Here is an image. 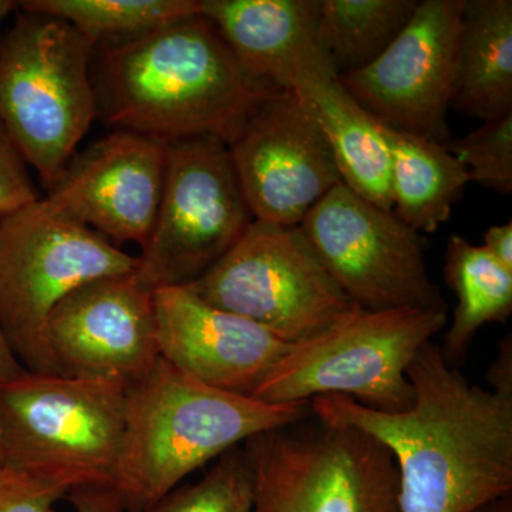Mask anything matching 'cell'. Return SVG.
<instances>
[{
    "label": "cell",
    "mask_w": 512,
    "mask_h": 512,
    "mask_svg": "<svg viewBox=\"0 0 512 512\" xmlns=\"http://www.w3.org/2000/svg\"><path fill=\"white\" fill-rule=\"evenodd\" d=\"M308 419L242 444L252 512H400L392 451L356 427Z\"/></svg>",
    "instance_id": "7"
},
{
    "label": "cell",
    "mask_w": 512,
    "mask_h": 512,
    "mask_svg": "<svg viewBox=\"0 0 512 512\" xmlns=\"http://www.w3.org/2000/svg\"><path fill=\"white\" fill-rule=\"evenodd\" d=\"M495 261L512 272V222L493 225L484 234V244L481 245Z\"/></svg>",
    "instance_id": "29"
},
{
    "label": "cell",
    "mask_w": 512,
    "mask_h": 512,
    "mask_svg": "<svg viewBox=\"0 0 512 512\" xmlns=\"http://www.w3.org/2000/svg\"><path fill=\"white\" fill-rule=\"evenodd\" d=\"M325 134L343 184L384 210H392V154L384 128L339 82L308 80L296 87Z\"/></svg>",
    "instance_id": "18"
},
{
    "label": "cell",
    "mask_w": 512,
    "mask_h": 512,
    "mask_svg": "<svg viewBox=\"0 0 512 512\" xmlns=\"http://www.w3.org/2000/svg\"><path fill=\"white\" fill-rule=\"evenodd\" d=\"M126 387L25 370L0 384L8 466L70 488L113 485Z\"/></svg>",
    "instance_id": "8"
},
{
    "label": "cell",
    "mask_w": 512,
    "mask_h": 512,
    "mask_svg": "<svg viewBox=\"0 0 512 512\" xmlns=\"http://www.w3.org/2000/svg\"><path fill=\"white\" fill-rule=\"evenodd\" d=\"M466 0H423L375 62L339 82L384 127L443 143Z\"/></svg>",
    "instance_id": "13"
},
{
    "label": "cell",
    "mask_w": 512,
    "mask_h": 512,
    "mask_svg": "<svg viewBox=\"0 0 512 512\" xmlns=\"http://www.w3.org/2000/svg\"><path fill=\"white\" fill-rule=\"evenodd\" d=\"M96 47L72 23L26 10L0 40V120L46 191L97 117Z\"/></svg>",
    "instance_id": "4"
},
{
    "label": "cell",
    "mask_w": 512,
    "mask_h": 512,
    "mask_svg": "<svg viewBox=\"0 0 512 512\" xmlns=\"http://www.w3.org/2000/svg\"><path fill=\"white\" fill-rule=\"evenodd\" d=\"M311 416L309 403H266L222 392L160 357L126 389L114 487L126 512L146 511L231 448Z\"/></svg>",
    "instance_id": "3"
},
{
    "label": "cell",
    "mask_w": 512,
    "mask_h": 512,
    "mask_svg": "<svg viewBox=\"0 0 512 512\" xmlns=\"http://www.w3.org/2000/svg\"><path fill=\"white\" fill-rule=\"evenodd\" d=\"M99 46L97 116L157 140L227 141L274 89L255 82L202 13Z\"/></svg>",
    "instance_id": "2"
},
{
    "label": "cell",
    "mask_w": 512,
    "mask_h": 512,
    "mask_svg": "<svg viewBox=\"0 0 512 512\" xmlns=\"http://www.w3.org/2000/svg\"><path fill=\"white\" fill-rule=\"evenodd\" d=\"M227 143H167L163 192L136 274L148 288L187 286L210 271L254 222Z\"/></svg>",
    "instance_id": "10"
},
{
    "label": "cell",
    "mask_w": 512,
    "mask_h": 512,
    "mask_svg": "<svg viewBox=\"0 0 512 512\" xmlns=\"http://www.w3.org/2000/svg\"><path fill=\"white\" fill-rule=\"evenodd\" d=\"M417 5V0H318L320 40L339 76L375 62Z\"/></svg>",
    "instance_id": "22"
},
{
    "label": "cell",
    "mask_w": 512,
    "mask_h": 512,
    "mask_svg": "<svg viewBox=\"0 0 512 512\" xmlns=\"http://www.w3.org/2000/svg\"><path fill=\"white\" fill-rule=\"evenodd\" d=\"M187 288L286 343L313 338L362 309L333 281L301 228L261 221Z\"/></svg>",
    "instance_id": "9"
},
{
    "label": "cell",
    "mask_w": 512,
    "mask_h": 512,
    "mask_svg": "<svg viewBox=\"0 0 512 512\" xmlns=\"http://www.w3.org/2000/svg\"><path fill=\"white\" fill-rule=\"evenodd\" d=\"M201 13L242 70L269 89L339 77L320 40L318 0H201Z\"/></svg>",
    "instance_id": "17"
},
{
    "label": "cell",
    "mask_w": 512,
    "mask_h": 512,
    "mask_svg": "<svg viewBox=\"0 0 512 512\" xmlns=\"http://www.w3.org/2000/svg\"><path fill=\"white\" fill-rule=\"evenodd\" d=\"M18 9V2H13V0H0V23L3 22L13 10ZM0 40H2V35H0Z\"/></svg>",
    "instance_id": "32"
},
{
    "label": "cell",
    "mask_w": 512,
    "mask_h": 512,
    "mask_svg": "<svg viewBox=\"0 0 512 512\" xmlns=\"http://www.w3.org/2000/svg\"><path fill=\"white\" fill-rule=\"evenodd\" d=\"M70 488L60 481L6 467L0 471V512H53Z\"/></svg>",
    "instance_id": "26"
},
{
    "label": "cell",
    "mask_w": 512,
    "mask_h": 512,
    "mask_svg": "<svg viewBox=\"0 0 512 512\" xmlns=\"http://www.w3.org/2000/svg\"><path fill=\"white\" fill-rule=\"evenodd\" d=\"M414 400L404 412L349 397H313V417L372 434L399 470L400 512H476L512 495V386L484 389L429 342L407 369Z\"/></svg>",
    "instance_id": "1"
},
{
    "label": "cell",
    "mask_w": 512,
    "mask_h": 512,
    "mask_svg": "<svg viewBox=\"0 0 512 512\" xmlns=\"http://www.w3.org/2000/svg\"><path fill=\"white\" fill-rule=\"evenodd\" d=\"M154 308L161 359L222 392L252 396L291 345L187 286L154 289Z\"/></svg>",
    "instance_id": "16"
},
{
    "label": "cell",
    "mask_w": 512,
    "mask_h": 512,
    "mask_svg": "<svg viewBox=\"0 0 512 512\" xmlns=\"http://www.w3.org/2000/svg\"><path fill=\"white\" fill-rule=\"evenodd\" d=\"M18 9L66 20L103 45L197 15L201 0H26Z\"/></svg>",
    "instance_id": "23"
},
{
    "label": "cell",
    "mask_w": 512,
    "mask_h": 512,
    "mask_svg": "<svg viewBox=\"0 0 512 512\" xmlns=\"http://www.w3.org/2000/svg\"><path fill=\"white\" fill-rule=\"evenodd\" d=\"M444 278L457 298L453 320L441 353L448 365L460 367L478 330L487 323H505L512 313V272L461 235L447 242Z\"/></svg>",
    "instance_id": "21"
},
{
    "label": "cell",
    "mask_w": 512,
    "mask_h": 512,
    "mask_svg": "<svg viewBox=\"0 0 512 512\" xmlns=\"http://www.w3.org/2000/svg\"><path fill=\"white\" fill-rule=\"evenodd\" d=\"M25 367L20 365L15 353L10 349L2 326H0V384L9 382L25 372Z\"/></svg>",
    "instance_id": "30"
},
{
    "label": "cell",
    "mask_w": 512,
    "mask_h": 512,
    "mask_svg": "<svg viewBox=\"0 0 512 512\" xmlns=\"http://www.w3.org/2000/svg\"><path fill=\"white\" fill-rule=\"evenodd\" d=\"M448 153L466 167L474 183L490 190L512 191V111L494 119L466 136L444 141Z\"/></svg>",
    "instance_id": "25"
},
{
    "label": "cell",
    "mask_w": 512,
    "mask_h": 512,
    "mask_svg": "<svg viewBox=\"0 0 512 512\" xmlns=\"http://www.w3.org/2000/svg\"><path fill=\"white\" fill-rule=\"evenodd\" d=\"M136 266V256L45 198L0 217V326L20 365L60 375L47 342L56 306L79 286Z\"/></svg>",
    "instance_id": "5"
},
{
    "label": "cell",
    "mask_w": 512,
    "mask_h": 512,
    "mask_svg": "<svg viewBox=\"0 0 512 512\" xmlns=\"http://www.w3.org/2000/svg\"><path fill=\"white\" fill-rule=\"evenodd\" d=\"M447 322L444 312L359 309L319 335L291 343L251 397L309 403L343 396L376 412H404L414 400L407 369Z\"/></svg>",
    "instance_id": "6"
},
{
    "label": "cell",
    "mask_w": 512,
    "mask_h": 512,
    "mask_svg": "<svg viewBox=\"0 0 512 512\" xmlns=\"http://www.w3.org/2000/svg\"><path fill=\"white\" fill-rule=\"evenodd\" d=\"M476 512H512V495L484 505L483 508H480V510Z\"/></svg>",
    "instance_id": "31"
},
{
    "label": "cell",
    "mask_w": 512,
    "mask_h": 512,
    "mask_svg": "<svg viewBox=\"0 0 512 512\" xmlns=\"http://www.w3.org/2000/svg\"><path fill=\"white\" fill-rule=\"evenodd\" d=\"M227 147L255 221L299 227L313 205L343 184L325 134L295 90L265 97Z\"/></svg>",
    "instance_id": "12"
},
{
    "label": "cell",
    "mask_w": 512,
    "mask_h": 512,
    "mask_svg": "<svg viewBox=\"0 0 512 512\" xmlns=\"http://www.w3.org/2000/svg\"><path fill=\"white\" fill-rule=\"evenodd\" d=\"M451 104L484 121L512 111L511 0H466Z\"/></svg>",
    "instance_id": "19"
},
{
    "label": "cell",
    "mask_w": 512,
    "mask_h": 512,
    "mask_svg": "<svg viewBox=\"0 0 512 512\" xmlns=\"http://www.w3.org/2000/svg\"><path fill=\"white\" fill-rule=\"evenodd\" d=\"M299 228L359 308L447 313L446 299L427 271L423 238L392 210L340 184L313 205Z\"/></svg>",
    "instance_id": "11"
},
{
    "label": "cell",
    "mask_w": 512,
    "mask_h": 512,
    "mask_svg": "<svg viewBox=\"0 0 512 512\" xmlns=\"http://www.w3.org/2000/svg\"><path fill=\"white\" fill-rule=\"evenodd\" d=\"M383 128L392 154V211L419 234H433L470 183L468 171L443 143Z\"/></svg>",
    "instance_id": "20"
},
{
    "label": "cell",
    "mask_w": 512,
    "mask_h": 512,
    "mask_svg": "<svg viewBox=\"0 0 512 512\" xmlns=\"http://www.w3.org/2000/svg\"><path fill=\"white\" fill-rule=\"evenodd\" d=\"M167 143L114 130L76 154L45 200L116 244H146L163 192Z\"/></svg>",
    "instance_id": "15"
},
{
    "label": "cell",
    "mask_w": 512,
    "mask_h": 512,
    "mask_svg": "<svg viewBox=\"0 0 512 512\" xmlns=\"http://www.w3.org/2000/svg\"><path fill=\"white\" fill-rule=\"evenodd\" d=\"M254 480L244 447L231 448L198 483L177 487L143 512H252Z\"/></svg>",
    "instance_id": "24"
},
{
    "label": "cell",
    "mask_w": 512,
    "mask_h": 512,
    "mask_svg": "<svg viewBox=\"0 0 512 512\" xmlns=\"http://www.w3.org/2000/svg\"><path fill=\"white\" fill-rule=\"evenodd\" d=\"M28 164L0 120V217L39 200Z\"/></svg>",
    "instance_id": "27"
},
{
    "label": "cell",
    "mask_w": 512,
    "mask_h": 512,
    "mask_svg": "<svg viewBox=\"0 0 512 512\" xmlns=\"http://www.w3.org/2000/svg\"><path fill=\"white\" fill-rule=\"evenodd\" d=\"M47 342L60 375L127 389L160 359L154 289L136 271L87 282L56 306Z\"/></svg>",
    "instance_id": "14"
},
{
    "label": "cell",
    "mask_w": 512,
    "mask_h": 512,
    "mask_svg": "<svg viewBox=\"0 0 512 512\" xmlns=\"http://www.w3.org/2000/svg\"><path fill=\"white\" fill-rule=\"evenodd\" d=\"M76 512H126L123 498L113 485H86L67 494Z\"/></svg>",
    "instance_id": "28"
},
{
    "label": "cell",
    "mask_w": 512,
    "mask_h": 512,
    "mask_svg": "<svg viewBox=\"0 0 512 512\" xmlns=\"http://www.w3.org/2000/svg\"><path fill=\"white\" fill-rule=\"evenodd\" d=\"M8 467V450H6L5 434H3L2 423H0V471Z\"/></svg>",
    "instance_id": "33"
}]
</instances>
